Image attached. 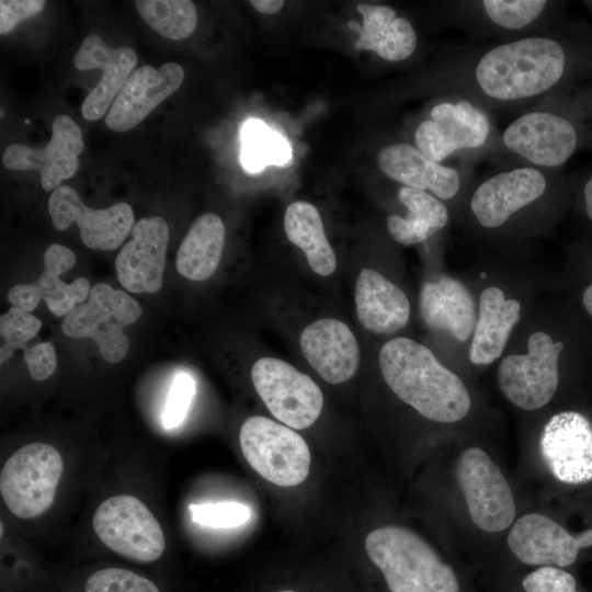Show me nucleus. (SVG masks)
<instances>
[{"instance_id":"nucleus-1","label":"nucleus","mask_w":592,"mask_h":592,"mask_svg":"<svg viewBox=\"0 0 592 592\" xmlns=\"http://www.w3.org/2000/svg\"><path fill=\"white\" fill-rule=\"evenodd\" d=\"M500 143L526 166L545 170H558L580 150L592 149V80L544 96V104L504 128Z\"/></svg>"},{"instance_id":"nucleus-2","label":"nucleus","mask_w":592,"mask_h":592,"mask_svg":"<svg viewBox=\"0 0 592 592\" xmlns=\"http://www.w3.org/2000/svg\"><path fill=\"white\" fill-rule=\"evenodd\" d=\"M378 362L388 387L424 418L453 423L468 414L471 399L465 384L428 346L409 338L391 339Z\"/></svg>"},{"instance_id":"nucleus-3","label":"nucleus","mask_w":592,"mask_h":592,"mask_svg":"<svg viewBox=\"0 0 592 592\" xmlns=\"http://www.w3.org/2000/svg\"><path fill=\"white\" fill-rule=\"evenodd\" d=\"M365 549L390 592H459L453 569L429 543L406 527L388 525L372 531Z\"/></svg>"},{"instance_id":"nucleus-4","label":"nucleus","mask_w":592,"mask_h":592,"mask_svg":"<svg viewBox=\"0 0 592 592\" xmlns=\"http://www.w3.org/2000/svg\"><path fill=\"white\" fill-rule=\"evenodd\" d=\"M493 140L494 126L487 107L453 94L437 101L414 132L415 147L437 163L457 153L480 152Z\"/></svg>"},{"instance_id":"nucleus-5","label":"nucleus","mask_w":592,"mask_h":592,"mask_svg":"<svg viewBox=\"0 0 592 592\" xmlns=\"http://www.w3.org/2000/svg\"><path fill=\"white\" fill-rule=\"evenodd\" d=\"M62 470V458L54 446L32 443L20 447L1 469L3 502L20 519L44 514L54 502Z\"/></svg>"},{"instance_id":"nucleus-6","label":"nucleus","mask_w":592,"mask_h":592,"mask_svg":"<svg viewBox=\"0 0 592 592\" xmlns=\"http://www.w3.org/2000/svg\"><path fill=\"white\" fill-rule=\"evenodd\" d=\"M239 442L248 464L276 486H297L309 474V447L287 425L261 415L250 417L241 425Z\"/></svg>"},{"instance_id":"nucleus-7","label":"nucleus","mask_w":592,"mask_h":592,"mask_svg":"<svg viewBox=\"0 0 592 592\" xmlns=\"http://www.w3.org/2000/svg\"><path fill=\"white\" fill-rule=\"evenodd\" d=\"M139 304L124 291L105 283L90 289L87 303L78 304L61 323L62 332L71 338H91L103 358L121 362L128 352L129 341L123 328L141 316Z\"/></svg>"},{"instance_id":"nucleus-8","label":"nucleus","mask_w":592,"mask_h":592,"mask_svg":"<svg viewBox=\"0 0 592 592\" xmlns=\"http://www.w3.org/2000/svg\"><path fill=\"white\" fill-rule=\"evenodd\" d=\"M563 343L544 332H533L526 354H510L499 364L498 386L504 397L523 410L546 406L559 384V355Z\"/></svg>"},{"instance_id":"nucleus-9","label":"nucleus","mask_w":592,"mask_h":592,"mask_svg":"<svg viewBox=\"0 0 592 592\" xmlns=\"http://www.w3.org/2000/svg\"><path fill=\"white\" fill-rule=\"evenodd\" d=\"M92 526L100 540L114 553L138 562H152L166 547L161 525L136 497L119 494L96 509Z\"/></svg>"},{"instance_id":"nucleus-10","label":"nucleus","mask_w":592,"mask_h":592,"mask_svg":"<svg viewBox=\"0 0 592 592\" xmlns=\"http://www.w3.org/2000/svg\"><path fill=\"white\" fill-rule=\"evenodd\" d=\"M455 475L474 524L488 533L508 528L516 515L511 487L500 467L479 447L465 449Z\"/></svg>"},{"instance_id":"nucleus-11","label":"nucleus","mask_w":592,"mask_h":592,"mask_svg":"<svg viewBox=\"0 0 592 592\" xmlns=\"http://www.w3.org/2000/svg\"><path fill=\"white\" fill-rule=\"evenodd\" d=\"M251 379L269 411L287 426L303 430L319 418L323 407L320 388L291 364L274 357L259 358Z\"/></svg>"},{"instance_id":"nucleus-12","label":"nucleus","mask_w":592,"mask_h":592,"mask_svg":"<svg viewBox=\"0 0 592 592\" xmlns=\"http://www.w3.org/2000/svg\"><path fill=\"white\" fill-rule=\"evenodd\" d=\"M557 172L525 164L492 174L470 197L475 219L487 229L501 227L514 214L542 198L560 180Z\"/></svg>"},{"instance_id":"nucleus-13","label":"nucleus","mask_w":592,"mask_h":592,"mask_svg":"<svg viewBox=\"0 0 592 592\" xmlns=\"http://www.w3.org/2000/svg\"><path fill=\"white\" fill-rule=\"evenodd\" d=\"M48 212L53 226L58 230H65L76 223L82 242L94 250L118 248L135 225L133 208L127 203L93 209L84 205L69 185H60L53 191L48 200Z\"/></svg>"},{"instance_id":"nucleus-14","label":"nucleus","mask_w":592,"mask_h":592,"mask_svg":"<svg viewBox=\"0 0 592 592\" xmlns=\"http://www.w3.org/2000/svg\"><path fill=\"white\" fill-rule=\"evenodd\" d=\"M539 448L551 475L560 482L592 480V424L576 411L554 414L545 424Z\"/></svg>"},{"instance_id":"nucleus-15","label":"nucleus","mask_w":592,"mask_h":592,"mask_svg":"<svg viewBox=\"0 0 592 592\" xmlns=\"http://www.w3.org/2000/svg\"><path fill=\"white\" fill-rule=\"evenodd\" d=\"M52 138L44 149L12 144L3 152V164L13 171L37 170L45 191L56 190L78 170L84 148L78 124L68 115L54 118Z\"/></svg>"},{"instance_id":"nucleus-16","label":"nucleus","mask_w":592,"mask_h":592,"mask_svg":"<svg viewBox=\"0 0 592 592\" xmlns=\"http://www.w3.org/2000/svg\"><path fill=\"white\" fill-rule=\"evenodd\" d=\"M506 540L511 551L526 565L567 567L581 548L592 546V528L572 535L553 519L528 513L516 520Z\"/></svg>"},{"instance_id":"nucleus-17","label":"nucleus","mask_w":592,"mask_h":592,"mask_svg":"<svg viewBox=\"0 0 592 592\" xmlns=\"http://www.w3.org/2000/svg\"><path fill=\"white\" fill-rule=\"evenodd\" d=\"M115 260L118 281L132 293H157L163 284L169 227L160 216L140 218Z\"/></svg>"},{"instance_id":"nucleus-18","label":"nucleus","mask_w":592,"mask_h":592,"mask_svg":"<svg viewBox=\"0 0 592 592\" xmlns=\"http://www.w3.org/2000/svg\"><path fill=\"white\" fill-rule=\"evenodd\" d=\"M183 80L184 70L175 62L163 64L158 69L150 65L136 68L105 115L106 126L117 133L136 127L173 94Z\"/></svg>"},{"instance_id":"nucleus-19","label":"nucleus","mask_w":592,"mask_h":592,"mask_svg":"<svg viewBox=\"0 0 592 592\" xmlns=\"http://www.w3.org/2000/svg\"><path fill=\"white\" fill-rule=\"evenodd\" d=\"M137 65V55L130 47H109L98 34L86 36L73 57L78 70L100 69L102 78L89 92L81 105L82 116L96 121L107 114L115 98Z\"/></svg>"},{"instance_id":"nucleus-20","label":"nucleus","mask_w":592,"mask_h":592,"mask_svg":"<svg viewBox=\"0 0 592 592\" xmlns=\"http://www.w3.org/2000/svg\"><path fill=\"white\" fill-rule=\"evenodd\" d=\"M299 344L307 362L330 384L344 383L357 371L360 350L356 338L338 319L311 322L303 330Z\"/></svg>"},{"instance_id":"nucleus-21","label":"nucleus","mask_w":592,"mask_h":592,"mask_svg":"<svg viewBox=\"0 0 592 592\" xmlns=\"http://www.w3.org/2000/svg\"><path fill=\"white\" fill-rule=\"evenodd\" d=\"M377 166L391 180L403 186L430 191L441 201L454 198L460 190L462 178L457 169L432 161L409 144L383 147L377 155Z\"/></svg>"},{"instance_id":"nucleus-22","label":"nucleus","mask_w":592,"mask_h":592,"mask_svg":"<svg viewBox=\"0 0 592 592\" xmlns=\"http://www.w3.org/2000/svg\"><path fill=\"white\" fill-rule=\"evenodd\" d=\"M419 308L429 328L448 332L459 342L468 340L475 329V301L467 287L454 277L441 276L424 283Z\"/></svg>"},{"instance_id":"nucleus-23","label":"nucleus","mask_w":592,"mask_h":592,"mask_svg":"<svg viewBox=\"0 0 592 592\" xmlns=\"http://www.w3.org/2000/svg\"><path fill=\"white\" fill-rule=\"evenodd\" d=\"M355 307L361 325L378 334H392L401 330L410 318L407 295L372 269H363L356 278Z\"/></svg>"},{"instance_id":"nucleus-24","label":"nucleus","mask_w":592,"mask_h":592,"mask_svg":"<svg viewBox=\"0 0 592 592\" xmlns=\"http://www.w3.org/2000/svg\"><path fill=\"white\" fill-rule=\"evenodd\" d=\"M357 11L363 24L349 23L358 33L355 47L360 50H372L380 58L398 62L414 53L418 36L411 22L398 16L394 8L386 4L361 3Z\"/></svg>"},{"instance_id":"nucleus-25","label":"nucleus","mask_w":592,"mask_h":592,"mask_svg":"<svg viewBox=\"0 0 592 592\" xmlns=\"http://www.w3.org/2000/svg\"><path fill=\"white\" fill-rule=\"evenodd\" d=\"M521 304L505 298L497 286L485 288L479 297V312L469 348V360L488 365L503 353L514 326L520 320Z\"/></svg>"},{"instance_id":"nucleus-26","label":"nucleus","mask_w":592,"mask_h":592,"mask_svg":"<svg viewBox=\"0 0 592 592\" xmlns=\"http://www.w3.org/2000/svg\"><path fill=\"white\" fill-rule=\"evenodd\" d=\"M225 226L213 213L200 216L183 238L177 254V270L191 281H204L218 267L225 244Z\"/></svg>"},{"instance_id":"nucleus-27","label":"nucleus","mask_w":592,"mask_h":592,"mask_svg":"<svg viewBox=\"0 0 592 592\" xmlns=\"http://www.w3.org/2000/svg\"><path fill=\"white\" fill-rule=\"evenodd\" d=\"M398 198L408 213L406 217L389 215L386 224L390 236L403 246L428 240L448 221L446 205L429 192L402 185Z\"/></svg>"},{"instance_id":"nucleus-28","label":"nucleus","mask_w":592,"mask_h":592,"mask_svg":"<svg viewBox=\"0 0 592 592\" xmlns=\"http://www.w3.org/2000/svg\"><path fill=\"white\" fill-rule=\"evenodd\" d=\"M64 273L59 269L44 265V271L37 281L11 287L8 299L12 307L27 312L33 311L39 300L44 299L55 316H67L78 304L88 298L91 286L86 277H79L71 284H66L59 278V275Z\"/></svg>"},{"instance_id":"nucleus-29","label":"nucleus","mask_w":592,"mask_h":592,"mask_svg":"<svg viewBox=\"0 0 592 592\" xmlns=\"http://www.w3.org/2000/svg\"><path fill=\"white\" fill-rule=\"evenodd\" d=\"M284 230L287 239L305 252L315 273L327 276L334 272L335 254L315 205L303 201L288 205L284 216Z\"/></svg>"},{"instance_id":"nucleus-30","label":"nucleus","mask_w":592,"mask_h":592,"mask_svg":"<svg viewBox=\"0 0 592 592\" xmlns=\"http://www.w3.org/2000/svg\"><path fill=\"white\" fill-rule=\"evenodd\" d=\"M240 135V161L249 173L261 172L267 166H283L292 158L287 140L261 119H247Z\"/></svg>"},{"instance_id":"nucleus-31","label":"nucleus","mask_w":592,"mask_h":592,"mask_svg":"<svg viewBox=\"0 0 592 592\" xmlns=\"http://www.w3.org/2000/svg\"><path fill=\"white\" fill-rule=\"evenodd\" d=\"M473 4L485 21L508 32L530 30L560 5L545 0H482Z\"/></svg>"},{"instance_id":"nucleus-32","label":"nucleus","mask_w":592,"mask_h":592,"mask_svg":"<svg viewBox=\"0 0 592 592\" xmlns=\"http://www.w3.org/2000/svg\"><path fill=\"white\" fill-rule=\"evenodd\" d=\"M141 19L168 39L189 37L197 25V11L190 0H138Z\"/></svg>"},{"instance_id":"nucleus-33","label":"nucleus","mask_w":592,"mask_h":592,"mask_svg":"<svg viewBox=\"0 0 592 592\" xmlns=\"http://www.w3.org/2000/svg\"><path fill=\"white\" fill-rule=\"evenodd\" d=\"M42 322L27 311L11 307L0 316V334L4 344L0 349V363L3 364L16 350L25 349V343L39 331Z\"/></svg>"},{"instance_id":"nucleus-34","label":"nucleus","mask_w":592,"mask_h":592,"mask_svg":"<svg viewBox=\"0 0 592 592\" xmlns=\"http://www.w3.org/2000/svg\"><path fill=\"white\" fill-rule=\"evenodd\" d=\"M84 592H160L148 578L123 568H104L84 582Z\"/></svg>"},{"instance_id":"nucleus-35","label":"nucleus","mask_w":592,"mask_h":592,"mask_svg":"<svg viewBox=\"0 0 592 592\" xmlns=\"http://www.w3.org/2000/svg\"><path fill=\"white\" fill-rule=\"evenodd\" d=\"M194 523L212 528H234L246 524L251 516L250 509L239 502H217L190 504Z\"/></svg>"},{"instance_id":"nucleus-36","label":"nucleus","mask_w":592,"mask_h":592,"mask_svg":"<svg viewBox=\"0 0 592 592\" xmlns=\"http://www.w3.org/2000/svg\"><path fill=\"white\" fill-rule=\"evenodd\" d=\"M195 391V380L189 373L175 374L161 417L166 430L175 429L184 421Z\"/></svg>"},{"instance_id":"nucleus-37","label":"nucleus","mask_w":592,"mask_h":592,"mask_svg":"<svg viewBox=\"0 0 592 592\" xmlns=\"http://www.w3.org/2000/svg\"><path fill=\"white\" fill-rule=\"evenodd\" d=\"M522 585L525 592H579L574 578L553 566H543L528 573Z\"/></svg>"},{"instance_id":"nucleus-38","label":"nucleus","mask_w":592,"mask_h":592,"mask_svg":"<svg viewBox=\"0 0 592 592\" xmlns=\"http://www.w3.org/2000/svg\"><path fill=\"white\" fill-rule=\"evenodd\" d=\"M44 7L43 0H1L0 34L10 33L21 21L38 14Z\"/></svg>"},{"instance_id":"nucleus-39","label":"nucleus","mask_w":592,"mask_h":592,"mask_svg":"<svg viewBox=\"0 0 592 592\" xmlns=\"http://www.w3.org/2000/svg\"><path fill=\"white\" fill-rule=\"evenodd\" d=\"M24 361L35 380L50 377L57 367V355L50 342H42L24 349Z\"/></svg>"},{"instance_id":"nucleus-40","label":"nucleus","mask_w":592,"mask_h":592,"mask_svg":"<svg viewBox=\"0 0 592 592\" xmlns=\"http://www.w3.org/2000/svg\"><path fill=\"white\" fill-rule=\"evenodd\" d=\"M574 180L583 212L587 218L592 223V162Z\"/></svg>"},{"instance_id":"nucleus-41","label":"nucleus","mask_w":592,"mask_h":592,"mask_svg":"<svg viewBox=\"0 0 592 592\" xmlns=\"http://www.w3.org/2000/svg\"><path fill=\"white\" fill-rule=\"evenodd\" d=\"M250 3L263 14H273L284 5V1L282 0H252Z\"/></svg>"},{"instance_id":"nucleus-42","label":"nucleus","mask_w":592,"mask_h":592,"mask_svg":"<svg viewBox=\"0 0 592 592\" xmlns=\"http://www.w3.org/2000/svg\"><path fill=\"white\" fill-rule=\"evenodd\" d=\"M582 304L587 312L592 317V284L585 287L582 295Z\"/></svg>"},{"instance_id":"nucleus-43","label":"nucleus","mask_w":592,"mask_h":592,"mask_svg":"<svg viewBox=\"0 0 592 592\" xmlns=\"http://www.w3.org/2000/svg\"><path fill=\"white\" fill-rule=\"evenodd\" d=\"M584 3H585L587 8L589 9V11H590L591 14H592V1H587V2H584Z\"/></svg>"},{"instance_id":"nucleus-44","label":"nucleus","mask_w":592,"mask_h":592,"mask_svg":"<svg viewBox=\"0 0 592 592\" xmlns=\"http://www.w3.org/2000/svg\"><path fill=\"white\" fill-rule=\"evenodd\" d=\"M280 592H294V591L285 590V591H280Z\"/></svg>"}]
</instances>
